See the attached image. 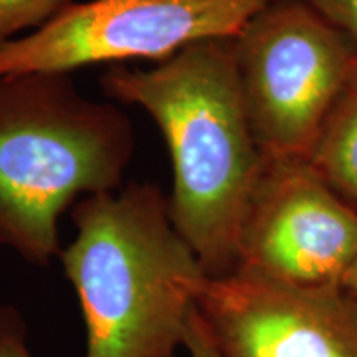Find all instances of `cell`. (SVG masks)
Here are the masks:
<instances>
[{"instance_id":"cell-10","label":"cell","mask_w":357,"mask_h":357,"mask_svg":"<svg viewBox=\"0 0 357 357\" xmlns=\"http://www.w3.org/2000/svg\"><path fill=\"white\" fill-rule=\"evenodd\" d=\"M0 357H33L26 344V323L12 305L0 306Z\"/></svg>"},{"instance_id":"cell-8","label":"cell","mask_w":357,"mask_h":357,"mask_svg":"<svg viewBox=\"0 0 357 357\" xmlns=\"http://www.w3.org/2000/svg\"><path fill=\"white\" fill-rule=\"evenodd\" d=\"M307 160L329 189L357 211V71L334 102Z\"/></svg>"},{"instance_id":"cell-4","label":"cell","mask_w":357,"mask_h":357,"mask_svg":"<svg viewBox=\"0 0 357 357\" xmlns=\"http://www.w3.org/2000/svg\"><path fill=\"white\" fill-rule=\"evenodd\" d=\"M234 53L263 159H307L357 71V45L305 0H268L234 37Z\"/></svg>"},{"instance_id":"cell-3","label":"cell","mask_w":357,"mask_h":357,"mask_svg":"<svg viewBox=\"0 0 357 357\" xmlns=\"http://www.w3.org/2000/svg\"><path fill=\"white\" fill-rule=\"evenodd\" d=\"M132 154L126 113L84 96L70 75L0 77V247L50 265L61 213L119 189Z\"/></svg>"},{"instance_id":"cell-12","label":"cell","mask_w":357,"mask_h":357,"mask_svg":"<svg viewBox=\"0 0 357 357\" xmlns=\"http://www.w3.org/2000/svg\"><path fill=\"white\" fill-rule=\"evenodd\" d=\"M184 347L189 357H220L205 331L197 310H192L185 326Z\"/></svg>"},{"instance_id":"cell-1","label":"cell","mask_w":357,"mask_h":357,"mask_svg":"<svg viewBox=\"0 0 357 357\" xmlns=\"http://www.w3.org/2000/svg\"><path fill=\"white\" fill-rule=\"evenodd\" d=\"M100 84L109 100L142 108L158 124L172 160L174 225L208 278L234 273L263 169L234 38L192 43L153 68L109 66Z\"/></svg>"},{"instance_id":"cell-5","label":"cell","mask_w":357,"mask_h":357,"mask_svg":"<svg viewBox=\"0 0 357 357\" xmlns=\"http://www.w3.org/2000/svg\"><path fill=\"white\" fill-rule=\"evenodd\" d=\"M268 0L71 2L32 33L0 45V77L169 60L192 43L234 38Z\"/></svg>"},{"instance_id":"cell-2","label":"cell","mask_w":357,"mask_h":357,"mask_svg":"<svg viewBox=\"0 0 357 357\" xmlns=\"http://www.w3.org/2000/svg\"><path fill=\"white\" fill-rule=\"evenodd\" d=\"M60 252L86 329L84 357H176L205 278L153 182L78 200Z\"/></svg>"},{"instance_id":"cell-7","label":"cell","mask_w":357,"mask_h":357,"mask_svg":"<svg viewBox=\"0 0 357 357\" xmlns=\"http://www.w3.org/2000/svg\"><path fill=\"white\" fill-rule=\"evenodd\" d=\"M195 310L220 357H357V303L247 270L208 278Z\"/></svg>"},{"instance_id":"cell-11","label":"cell","mask_w":357,"mask_h":357,"mask_svg":"<svg viewBox=\"0 0 357 357\" xmlns=\"http://www.w3.org/2000/svg\"><path fill=\"white\" fill-rule=\"evenodd\" d=\"M305 2L357 45V0H305Z\"/></svg>"},{"instance_id":"cell-13","label":"cell","mask_w":357,"mask_h":357,"mask_svg":"<svg viewBox=\"0 0 357 357\" xmlns=\"http://www.w3.org/2000/svg\"><path fill=\"white\" fill-rule=\"evenodd\" d=\"M341 287L347 294H349L352 300L357 303V257L356 260L352 261L349 270L346 271L344 278L341 281Z\"/></svg>"},{"instance_id":"cell-9","label":"cell","mask_w":357,"mask_h":357,"mask_svg":"<svg viewBox=\"0 0 357 357\" xmlns=\"http://www.w3.org/2000/svg\"><path fill=\"white\" fill-rule=\"evenodd\" d=\"M70 3L71 0H0V45L48 24Z\"/></svg>"},{"instance_id":"cell-6","label":"cell","mask_w":357,"mask_h":357,"mask_svg":"<svg viewBox=\"0 0 357 357\" xmlns=\"http://www.w3.org/2000/svg\"><path fill=\"white\" fill-rule=\"evenodd\" d=\"M357 257V211L307 159H263L236 270L300 287L341 284Z\"/></svg>"}]
</instances>
